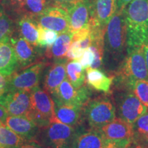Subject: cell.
Returning <instances> with one entry per match:
<instances>
[{"label": "cell", "mask_w": 148, "mask_h": 148, "mask_svg": "<svg viewBox=\"0 0 148 148\" xmlns=\"http://www.w3.org/2000/svg\"><path fill=\"white\" fill-rule=\"evenodd\" d=\"M73 39V33L70 31L60 33L53 45L47 48L48 57L62 59L66 56Z\"/></svg>", "instance_id": "obj_22"}, {"label": "cell", "mask_w": 148, "mask_h": 148, "mask_svg": "<svg viewBox=\"0 0 148 148\" xmlns=\"http://www.w3.org/2000/svg\"><path fill=\"white\" fill-rule=\"evenodd\" d=\"M45 66V62H39L31 64L20 72H14L7 77V92L14 90L30 92L38 86Z\"/></svg>", "instance_id": "obj_7"}, {"label": "cell", "mask_w": 148, "mask_h": 148, "mask_svg": "<svg viewBox=\"0 0 148 148\" xmlns=\"http://www.w3.org/2000/svg\"><path fill=\"white\" fill-rule=\"evenodd\" d=\"M143 51H144V56H145L146 65H147V71H148V41L143 45Z\"/></svg>", "instance_id": "obj_40"}, {"label": "cell", "mask_w": 148, "mask_h": 148, "mask_svg": "<svg viewBox=\"0 0 148 148\" xmlns=\"http://www.w3.org/2000/svg\"><path fill=\"white\" fill-rule=\"evenodd\" d=\"M8 88V81L3 75L0 73V96L7 92Z\"/></svg>", "instance_id": "obj_35"}, {"label": "cell", "mask_w": 148, "mask_h": 148, "mask_svg": "<svg viewBox=\"0 0 148 148\" xmlns=\"http://www.w3.org/2000/svg\"><path fill=\"white\" fill-rule=\"evenodd\" d=\"M18 29L21 36L34 46H38V25L34 18L24 15L18 21Z\"/></svg>", "instance_id": "obj_23"}, {"label": "cell", "mask_w": 148, "mask_h": 148, "mask_svg": "<svg viewBox=\"0 0 148 148\" xmlns=\"http://www.w3.org/2000/svg\"><path fill=\"white\" fill-rule=\"evenodd\" d=\"M10 42L13 46L18 62L21 66L31 65L36 58V51L31 43L22 36L11 38Z\"/></svg>", "instance_id": "obj_20"}, {"label": "cell", "mask_w": 148, "mask_h": 148, "mask_svg": "<svg viewBox=\"0 0 148 148\" xmlns=\"http://www.w3.org/2000/svg\"><path fill=\"white\" fill-rule=\"evenodd\" d=\"M120 119L133 125L140 116L147 111L132 90H123L114 100Z\"/></svg>", "instance_id": "obj_8"}, {"label": "cell", "mask_w": 148, "mask_h": 148, "mask_svg": "<svg viewBox=\"0 0 148 148\" xmlns=\"http://www.w3.org/2000/svg\"><path fill=\"white\" fill-rule=\"evenodd\" d=\"M147 4H148V0H147Z\"/></svg>", "instance_id": "obj_41"}, {"label": "cell", "mask_w": 148, "mask_h": 148, "mask_svg": "<svg viewBox=\"0 0 148 148\" xmlns=\"http://www.w3.org/2000/svg\"><path fill=\"white\" fill-rule=\"evenodd\" d=\"M127 145H123V144H119L113 143V142L108 141L106 148H125Z\"/></svg>", "instance_id": "obj_39"}, {"label": "cell", "mask_w": 148, "mask_h": 148, "mask_svg": "<svg viewBox=\"0 0 148 148\" xmlns=\"http://www.w3.org/2000/svg\"><path fill=\"white\" fill-rule=\"evenodd\" d=\"M50 0H26L21 11L25 15L34 18L50 6Z\"/></svg>", "instance_id": "obj_26"}, {"label": "cell", "mask_w": 148, "mask_h": 148, "mask_svg": "<svg viewBox=\"0 0 148 148\" xmlns=\"http://www.w3.org/2000/svg\"><path fill=\"white\" fill-rule=\"evenodd\" d=\"M18 148H44L43 146L34 140H25Z\"/></svg>", "instance_id": "obj_34"}, {"label": "cell", "mask_w": 148, "mask_h": 148, "mask_svg": "<svg viewBox=\"0 0 148 148\" xmlns=\"http://www.w3.org/2000/svg\"><path fill=\"white\" fill-rule=\"evenodd\" d=\"M42 130V144L47 148H71L76 135L75 127L55 119Z\"/></svg>", "instance_id": "obj_6"}, {"label": "cell", "mask_w": 148, "mask_h": 148, "mask_svg": "<svg viewBox=\"0 0 148 148\" xmlns=\"http://www.w3.org/2000/svg\"><path fill=\"white\" fill-rule=\"evenodd\" d=\"M114 79H116L119 89L123 90H132L137 80H148L143 46L127 51V55L121 62Z\"/></svg>", "instance_id": "obj_2"}, {"label": "cell", "mask_w": 148, "mask_h": 148, "mask_svg": "<svg viewBox=\"0 0 148 148\" xmlns=\"http://www.w3.org/2000/svg\"><path fill=\"white\" fill-rule=\"evenodd\" d=\"M89 24L104 29L117 10L116 0H88Z\"/></svg>", "instance_id": "obj_13"}, {"label": "cell", "mask_w": 148, "mask_h": 148, "mask_svg": "<svg viewBox=\"0 0 148 148\" xmlns=\"http://www.w3.org/2000/svg\"><path fill=\"white\" fill-rule=\"evenodd\" d=\"M13 23L10 18L0 9V42L10 38Z\"/></svg>", "instance_id": "obj_28"}, {"label": "cell", "mask_w": 148, "mask_h": 148, "mask_svg": "<svg viewBox=\"0 0 148 148\" xmlns=\"http://www.w3.org/2000/svg\"><path fill=\"white\" fill-rule=\"evenodd\" d=\"M132 90L140 101L148 108V80H137L135 82Z\"/></svg>", "instance_id": "obj_29"}, {"label": "cell", "mask_w": 148, "mask_h": 148, "mask_svg": "<svg viewBox=\"0 0 148 148\" xmlns=\"http://www.w3.org/2000/svg\"><path fill=\"white\" fill-rule=\"evenodd\" d=\"M86 71V82L92 88L98 91L109 93L114 80V75L107 76L98 69L88 68Z\"/></svg>", "instance_id": "obj_21"}, {"label": "cell", "mask_w": 148, "mask_h": 148, "mask_svg": "<svg viewBox=\"0 0 148 148\" xmlns=\"http://www.w3.org/2000/svg\"><path fill=\"white\" fill-rule=\"evenodd\" d=\"M132 0H116L117 10H123Z\"/></svg>", "instance_id": "obj_37"}, {"label": "cell", "mask_w": 148, "mask_h": 148, "mask_svg": "<svg viewBox=\"0 0 148 148\" xmlns=\"http://www.w3.org/2000/svg\"><path fill=\"white\" fill-rule=\"evenodd\" d=\"M87 1L88 0H50V2L51 5L60 7L66 10L72 5L76 4V3Z\"/></svg>", "instance_id": "obj_32"}, {"label": "cell", "mask_w": 148, "mask_h": 148, "mask_svg": "<svg viewBox=\"0 0 148 148\" xmlns=\"http://www.w3.org/2000/svg\"><path fill=\"white\" fill-rule=\"evenodd\" d=\"M9 4L16 10H21L26 0H8Z\"/></svg>", "instance_id": "obj_33"}, {"label": "cell", "mask_w": 148, "mask_h": 148, "mask_svg": "<svg viewBox=\"0 0 148 148\" xmlns=\"http://www.w3.org/2000/svg\"><path fill=\"white\" fill-rule=\"evenodd\" d=\"M127 27V51L148 41L147 0H132L123 9Z\"/></svg>", "instance_id": "obj_1"}, {"label": "cell", "mask_w": 148, "mask_h": 148, "mask_svg": "<svg viewBox=\"0 0 148 148\" xmlns=\"http://www.w3.org/2000/svg\"><path fill=\"white\" fill-rule=\"evenodd\" d=\"M126 22L123 10H117L104 29V48L111 54L119 56L123 54L127 45Z\"/></svg>", "instance_id": "obj_3"}, {"label": "cell", "mask_w": 148, "mask_h": 148, "mask_svg": "<svg viewBox=\"0 0 148 148\" xmlns=\"http://www.w3.org/2000/svg\"><path fill=\"white\" fill-rule=\"evenodd\" d=\"M4 123L26 140H34L40 132V127L34 120L27 116L9 115Z\"/></svg>", "instance_id": "obj_14"}, {"label": "cell", "mask_w": 148, "mask_h": 148, "mask_svg": "<svg viewBox=\"0 0 148 148\" xmlns=\"http://www.w3.org/2000/svg\"><path fill=\"white\" fill-rule=\"evenodd\" d=\"M9 116L8 112L5 110L4 107L0 105V121L4 123L6 118Z\"/></svg>", "instance_id": "obj_38"}, {"label": "cell", "mask_w": 148, "mask_h": 148, "mask_svg": "<svg viewBox=\"0 0 148 148\" xmlns=\"http://www.w3.org/2000/svg\"><path fill=\"white\" fill-rule=\"evenodd\" d=\"M66 77L74 88H77L83 86L86 77L83 68L78 61H70L66 64Z\"/></svg>", "instance_id": "obj_25"}, {"label": "cell", "mask_w": 148, "mask_h": 148, "mask_svg": "<svg viewBox=\"0 0 148 148\" xmlns=\"http://www.w3.org/2000/svg\"><path fill=\"white\" fill-rule=\"evenodd\" d=\"M66 11L69 15L70 32L74 33L89 26L90 14L88 0L72 5Z\"/></svg>", "instance_id": "obj_18"}, {"label": "cell", "mask_w": 148, "mask_h": 148, "mask_svg": "<svg viewBox=\"0 0 148 148\" xmlns=\"http://www.w3.org/2000/svg\"><path fill=\"white\" fill-rule=\"evenodd\" d=\"M56 119L61 123L76 127L82 122L84 107L54 101Z\"/></svg>", "instance_id": "obj_17"}, {"label": "cell", "mask_w": 148, "mask_h": 148, "mask_svg": "<svg viewBox=\"0 0 148 148\" xmlns=\"http://www.w3.org/2000/svg\"><path fill=\"white\" fill-rule=\"evenodd\" d=\"M94 60H95L94 52L90 47H88L86 49H85L82 53V56L77 61H78L79 63H80L83 69H86L91 66L92 64L94 62Z\"/></svg>", "instance_id": "obj_31"}, {"label": "cell", "mask_w": 148, "mask_h": 148, "mask_svg": "<svg viewBox=\"0 0 148 148\" xmlns=\"http://www.w3.org/2000/svg\"><path fill=\"white\" fill-rule=\"evenodd\" d=\"M108 143L101 129L90 128L76 133L71 148H106Z\"/></svg>", "instance_id": "obj_15"}, {"label": "cell", "mask_w": 148, "mask_h": 148, "mask_svg": "<svg viewBox=\"0 0 148 148\" xmlns=\"http://www.w3.org/2000/svg\"><path fill=\"white\" fill-rule=\"evenodd\" d=\"M91 94V90L85 84L75 88L66 78L51 95L54 101L84 107L90 100Z\"/></svg>", "instance_id": "obj_9"}, {"label": "cell", "mask_w": 148, "mask_h": 148, "mask_svg": "<svg viewBox=\"0 0 148 148\" xmlns=\"http://www.w3.org/2000/svg\"><path fill=\"white\" fill-rule=\"evenodd\" d=\"M125 148H148V145L133 138L132 141Z\"/></svg>", "instance_id": "obj_36"}, {"label": "cell", "mask_w": 148, "mask_h": 148, "mask_svg": "<svg viewBox=\"0 0 148 148\" xmlns=\"http://www.w3.org/2000/svg\"><path fill=\"white\" fill-rule=\"evenodd\" d=\"M34 19L39 26L51 29L58 34L69 31L68 12L60 7L50 5Z\"/></svg>", "instance_id": "obj_10"}, {"label": "cell", "mask_w": 148, "mask_h": 148, "mask_svg": "<svg viewBox=\"0 0 148 148\" xmlns=\"http://www.w3.org/2000/svg\"><path fill=\"white\" fill-rule=\"evenodd\" d=\"M134 136H140L148 134V112L140 116L133 124Z\"/></svg>", "instance_id": "obj_30"}, {"label": "cell", "mask_w": 148, "mask_h": 148, "mask_svg": "<svg viewBox=\"0 0 148 148\" xmlns=\"http://www.w3.org/2000/svg\"><path fill=\"white\" fill-rule=\"evenodd\" d=\"M84 115L91 128L101 129L116 118V108L107 95L90 99L84 106Z\"/></svg>", "instance_id": "obj_5"}, {"label": "cell", "mask_w": 148, "mask_h": 148, "mask_svg": "<svg viewBox=\"0 0 148 148\" xmlns=\"http://www.w3.org/2000/svg\"><path fill=\"white\" fill-rule=\"evenodd\" d=\"M66 60L59 59L49 66L43 77L44 89L53 93L66 78Z\"/></svg>", "instance_id": "obj_16"}, {"label": "cell", "mask_w": 148, "mask_h": 148, "mask_svg": "<svg viewBox=\"0 0 148 148\" xmlns=\"http://www.w3.org/2000/svg\"><path fill=\"white\" fill-rule=\"evenodd\" d=\"M30 93V112L28 117L36 122L40 128L47 126L56 119L55 103L45 89L36 86Z\"/></svg>", "instance_id": "obj_4"}, {"label": "cell", "mask_w": 148, "mask_h": 148, "mask_svg": "<svg viewBox=\"0 0 148 148\" xmlns=\"http://www.w3.org/2000/svg\"><path fill=\"white\" fill-rule=\"evenodd\" d=\"M108 141L127 145L133 140L134 131L133 125L120 118H115L101 128Z\"/></svg>", "instance_id": "obj_12"}, {"label": "cell", "mask_w": 148, "mask_h": 148, "mask_svg": "<svg viewBox=\"0 0 148 148\" xmlns=\"http://www.w3.org/2000/svg\"><path fill=\"white\" fill-rule=\"evenodd\" d=\"M25 140L0 121V148H18Z\"/></svg>", "instance_id": "obj_24"}, {"label": "cell", "mask_w": 148, "mask_h": 148, "mask_svg": "<svg viewBox=\"0 0 148 148\" xmlns=\"http://www.w3.org/2000/svg\"><path fill=\"white\" fill-rule=\"evenodd\" d=\"M0 105L10 116H27L30 112V93L23 90L8 91L0 96Z\"/></svg>", "instance_id": "obj_11"}, {"label": "cell", "mask_w": 148, "mask_h": 148, "mask_svg": "<svg viewBox=\"0 0 148 148\" xmlns=\"http://www.w3.org/2000/svg\"><path fill=\"white\" fill-rule=\"evenodd\" d=\"M58 36V32L51 29L43 28L38 25V46L49 48L53 45Z\"/></svg>", "instance_id": "obj_27"}, {"label": "cell", "mask_w": 148, "mask_h": 148, "mask_svg": "<svg viewBox=\"0 0 148 148\" xmlns=\"http://www.w3.org/2000/svg\"><path fill=\"white\" fill-rule=\"evenodd\" d=\"M10 38L0 42V73L4 77L14 73L18 62Z\"/></svg>", "instance_id": "obj_19"}]
</instances>
